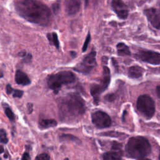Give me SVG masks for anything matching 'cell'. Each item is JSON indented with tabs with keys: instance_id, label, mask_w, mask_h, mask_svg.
<instances>
[{
	"instance_id": "19",
	"label": "cell",
	"mask_w": 160,
	"mask_h": 160,
	"mask_svg": "<svg viewBox=\"0 0 160 160\" xmlns=\"http://www.w3.org/2000/svg\"><path fill=\"white\" fill-rule=\"evenodd\" d=\"M3 108H4V112L6 114V115L7 116V117L9 119L10 121H14L15 119V115H14V112H12V111L11 110V109L8 106V104H3Z\"/></svg>"
},
{
	"instance_id": "1",
	"label": "cell",
	"mask_w": 160,
	"mask_h": 160,
	"mask_svg": "<svg viewBox=\"0 0 160 160\" xmlns=\"http://www.w3.org/2000/svg\"><path fill=\"white\" fill-rule=\"evenodd\" d=\"M14 7L18 14L26 21L47 26L51 20V12L43 2L34 0H22L14 2Z\"/></svg>"
},
{
	"instance_id": "12",
	"label": "cell",
	"mask_w": 160,
	"mask_h": 160,
	"mask_svg": "<svg viewBox=\"0 0 160 160\" xmlns=\"http://www.w3.org/2000/svg\"><path fill=\"white\" fill-rule=\"evenodd\" d=\"M111 7L119 18L125 19L128 18L129 14L128 8L122 1H112L111 2Z\"/></svg>"
},
{
	"instance_id": "10",
	"label": "cell",
	"mask_w": 160,
	"mask_h": 160,
	"mask_svg": "<svg viewBox=\"0 0 160 160\" xmlns=\"http://www.w3.org/2000/svg\"><path fill=\"white\" fill-rule=\"evenodd\" d=\"M144 13L151 25L154 28L160 29V2L156 8L146 9L144 11Z\"/></svg>"
},
{
	"instance_id": "23",
	"label": "cell",
	"mask_w": 160,
	"mask_h": 160,
	"mask_svg": "<svg viewBox=\"0 0 160 160\" xmlns=\"http://www.w3.org/2000/svg\"><path fill=\"white\" fill-rule=\"evenodd\" d=\"M35 160H50V156L47 153H41L36 156Z\"/></svg>"
},
{
	"instance_id": "24",
	"label": "cell",
	"mask_w": 160,
	"mask_h": 160,
	"mask_svg": "<svg viewBox=\"0 0 160 160\" xmlns=\"http://www.w3.org/2000/svg\"><path fill=\"white\" fill-rule=\"evenodd\" d=\"M23 93H24V92L21 90L14 89L12 93V96L14 98H21L23 95Z\"/></svg>"
},
{
	"instance_id": "14",
	"label": "cell",
	"mask_w": 160,
	"mask_h": 160,
	"mask_svg": "<svg viewBox=\"0 0 160 160\" xmlns=\"http://www.w3.org/2000/svg\"><path fill=\"white\" fill-rule=\"evenodd\" d=\"M15 81L17 84L27 86L31 84V80L28 75L21 70H17L15 73Z\"/></svg>"
},
{
	"instance_id": "30",
	"label": "cell",
	"mask_w": 160,
	"mask_h": 160,
	"mask_svg": "<svg viewBox=\"0 0 160 160\" xmlns=\"http://www.w3.org/2000/svg\"><path fill=\"white\" fill-rule=\"evenodd\" d=\"M27 108L28 111V113L31 114L33 111V104L32 103H28L27 104Z\"/></svg>"
},
{
	"instance_id": "4",
	"label": "cell",
	"mask_w": 160,
	"mask_h": 160,
	"mask_svg": "<svg viewBox=\"0 0 160 160\" xmlns=\"http://www.w3.org/2000/svg\"><path fill=\"white\" fill-rule=\"evenodd\" d=\"M75 79L76 76L71 71H62L50 75L48 78L47 83L51 89L58 93L62 86L72 83Z\"/></svg>"
},
{
	"instance_id": "6",
	"label": "cell",
	"mask_w": 160,
	"mask_h": 160,
	"mask_svg": "<svg viewBox=\"0 0 160 160\" xmlns=\"http://www.w3.org/2000/svg\"><path fill=\"white\" fill-rule=\"evenodd\" d=\"M139 112L146 119H151L155 113V102L147 94H142L138 98L136 103Z\"/></svg>"
},
{
	"instance_id": "27",
	"label": "cell",
	"mask_w": 160,
	"mask_h": 160,
	"mask_svg": "<svg viewBox=\"0 0 160 160\" xmlns=\"http://www.w3.org/2000/svg\"><path fill=\"white\" fill-rule=\"evenodd\" d=\"M104 98H105V99L106 100V101H112L114 99V94H107L105 97H104Z\"/></svg>"
},
{
	"instance_id": "3",
	"label": "cell",
	"mask_w": 160,
	"mask_h": 160,
	"mask_svg": "<svg viewBox=\"0 0 160 160\" xmlns=\"http://www.w3.org/2000/svg\"><path fill=\"white\" fill-rule=\"evenodd\" d=\"M126 151L130 158L139 159L151 153V146L146 138L138 136L129 139L126 146Z\"/></svg>"
},
{
	"instance_id": "25",
	"label": "cell",
	"mask_w": 160,
	"mask_h": 160,
	"mask_svg": "<svg viewBox=\"0 0 160 160\" xmlns=\"http://www.w3.org/2000/svg\"><path fill=\"white\" fill-rule=\"evenodd\" d=\"M14 89L11 86V85L9 84H7L6 86V93L8 94H11L12 93Z\"/></svg>"
},
{
	"instance_id": "17",
	"label": "cell",
	"mask_w": 160,
	"mask_h": 160,
	"mask_svg": "<svg viewBox=\"0 0 160 160\" xmlns=\"http://www.w3.org/2000/svg\"><path fill=\"white\" fill-rule=\"evenodd\" d=\"M117 52L119 56H129L131 52L129 47L123 42H119L116 46Z\"/></svg>"
},
{
	"instance_id": "38",
	"label": "cell",
	"mask_w": 160,
	"mask_h": 160,
	"mask_svg": "<svg viewBox=\"0 0 160 160\" xmlns=\"http://www.w3.org/2000/svg\"><path fill=\"white\" fill-rule=\"evenodd\" d=\"M0 160H1V158H0Z\"/></svg>"
},
{
	"instance_id": "32",
	"label": "cell",
	"mask_w": 160,
	"mask_h": 160,
	"mask_svg": "<svg viewBox=\"0 0 160 160\" xmlns=\"http://www.w3.org/2000/svg\"><path fill=\"white\" fill-rule=\"evenodd\" d=\"M26 54H26V52L25 51H21L20 52L18 53V56H21V57H24Z\"/></svg>"
},
{
	"instance_id": "11",
	"label": "cell",
	"mask_w": 160,
	"mask_h": 160,
	"mask_svg": "<svg viewBox=\"0 0 160 160\" xmlns=\"http://www.w3.org/2000/svg\"><path fill=\"white\" fill-rule=\"evenodd\" d=\"M122 154L121 144L117 142H114L111 147V150L105 152L102 158L103 160H121Z\"/></svg>"
},
{
	"instance_id": "36",
	"label": "cell",
	"mask_w": 160,
	"mask_h": 160,
	"mask_svg": "<svg viewBox=\"0 0 160 160\" xmlns=\"http://www.w3.org/2000/svg\"><path fill=\"white\" fill-rule=\"evenodd\" d=\"M159 159L160 160V151H159Z\"/></svg>"
},
{
	"instance_id": "2",
	"label": "cell",
	"mask_w": 160,
	"mask_h": 160,
	"mask_svg": "<svg viewBox=\"0 0 160 160\" xmlns=\"http://www.w3.org/2000/svg\"><path fill=\"white\" fill-rule=\"evenodd\" d=\"M59 116L61 121L73 122L86 111L84 99L78 93H69L58 99Z\"/></svg>"
},
{
	"instance_id": "33",
	"label": "cell",
	"mask_w": 160,
	"mask_h": 160,
	"mask_svg": "<svg viewBox=\"0 0 160 160\" xmlns=\"http://www.w3.org/2000/svg\"><path fill=\"white\" fill-rule=\"evenodd\" d=\"M4 152V148L2 146H0V154Z\"/></svg>"
},
{
	"instance_id": "37",
	"label": "cell",
	"mask_w": 160,
	"mask_h": 160,
	"mask_svg": "<svg viewBox=\"0 0 160 160\" xmlns=\"http://www.w3.org/2000/svg\"><path fill=\"white\" fill-rule=\"evenodd\" d=\"M64 160H69V159L68 158H65Z\"/></svg>"
},
{
	"instance_id": "22",
	"label": "cell",
	"mask_w": 160,
	"mask_h": 160,
	"mask_svg": "<svg viewBox=\"0 0 160 160\" xmlns=\"http://www.w3.org/2000/svg\"><path fill=\"white\" fill-rule=\"evenodd\" d=\"M91 41V35H90V33L88 32L86 38V39H85V41L84 42V44H83V46H82V52H85L88 48V46L89 44V42Z\"/></svg>"
},
{
	"instance_id": "35",
	"label": "cell",
	"mask_w": 160,
	"mask_h": 160,
	"mask_svg": "<svg viewBox=\"0 0 160 160\" xmlns=\"http://www.w3.org/2000/svg\"><path fill=\"white\" fill-rule=\"evenodd\" d=\"M138 160H151L149 159H148V158H141V159H139Z\"/></svg>"
},
{
	"instance_id": "21",
	"label": "cell",
	"mask_w": 160,
	"mask_h": 160,
	"mask_svg": "<svg viewBox=\"0 0 160 160\" xmlns=\"http://www.w3.org/2000/svg\"><path fill=\"white\" fill-rule=\"evenodd\" d=\"M0 141L4 144H6L8 142L6 132L3 129H0Z\"/></svg>"
},
{
	"instance_id": "7",
	"label": "cell",
	"mask_w": 160,
	"mask_h": 160,
	"mask_svg": "<svg viewBox=\"0 0 160 160\" xmlns=\"http://www.w3.org/2000/svg\"><path fill=\"white\" fill-rule=\"evenodd\" d=\"M96 52L94 51H92L86 56L84 58L82 61L78 64L73 69L74 71L84 74H89L96 66Z\"/></svg>"
},
{
	"instance_id": "13",
	"label": "cell",
	"mask_w": 160,
	"mask_h": 160,
	"mask_svg": "<svg viewBox=\"0 0 160 160\" xmlns=\"http://www.w3.org/2000/svg\"><path fill=\"white\" fill-rule=\"evenodd\" d=\"M81 2L78 0H68L65 1V11L68 15L76 14L80 8Z\"/></svg>"
},
{
	"instance_id": "34",
	"label": "cell",
	"mask_w": 160,
	"mask_h": 160,
	"mask_svg": "<svg viewBox=\"0 0 160 160\" xmlns=\"http://www.w3.org/2000/svg\"><path fill=\"white\" fill-rule=\"evenodd\" d=\"M3 72H2V71L0 69V78H2L3 77Z\"/></svg>"
},
{
	"instance_id": "29",
	"label": "cell",
	"mask_w": 160,
	"mask_h": 160,
	"mask_svg": "<svg viewBox=\"0 0 160 160\" xmlns=\"http://www.w3.org/2000/svg\"><path fill=\"white\" fill-rule=\"evenodd\" d=\"M32 58V56L31 54H27L24 57V59H23V61L24 62H28L29 61H31Z\"/></svg>"
},
{
	"instance_id": "20",
	"label": "cell",
	"mask_w": 160,
	"mask_h": 160,
	"mask_svg": "<svg viewBox=\"0 0 160 160\" xmlns=\"http://www.w3.org/2000/svg\"><path fill=\"white\" fill-rule=\"evenodd\" d=\"M60 141H72L77 143L80 142V140L76 136L72 135V134H63L61 136H59Z\"/></svg>"
},
{
	"instance_id": "26",
	"label": "cell",
	"mask_w": 160,
	"mask_h": 160,
	"mask_svg": "<svg viewBox=\"0 0 160 160\" xmlns=\"http://www.w3.org/2000/svg\"><path fill=\"white\" fill-rule=\"evenodd\" d=\"M52 8L53 12H54V13H56V12L58 11L59 9V3L56 2V3L53 4L52 5Z\"/></svg>"
},
{
	"instance_id": "28",
	"label": "cell",
	"mask_w": 160,
	"mask_h": 160,
	"mask_svg": "<svg viewBox=\"0 0 160 160\" xmlns=\"http://www.w3.org/2000/svg\"><path fill=\"white\" fill-rule=\"evenodd\" d=\"M22 160H31V157L28 152H26L22 156Z\"/></svg>"
},
{
	"instance_id": "18",
	"label": "cell",
	"mask_w": 160,
	"mask_h": 160,
	"mask_svg": "<svg viewBox=\"0 0 160 160\" xmlns=\"http://www.w3.org/2000/svg\"><path fill=\"white\" fill-rule=\"evenodd\" d=\"M47 38L51 44L54 45L57 49L59 48V42L58 40V34L55 32L47 34Z\"/></svg>"
},
{
	"instance_id": "31",
	"label": "cell",
	"mask_w": 160,
	"mask_h": 160,
	"mask_svg": "<svg viewBox=\"0 0 160 160\" xmlns=\"http://www.w3.org/2000/svg\"><path fill=\"white\" fill-rule=\"evenodd\" d=\"M156 92L159 98H160V85L158 86L156 88Z\"/></svg>"
},
{
	"instance_id": "5",
	"label": "cell",
	"mask_w": 160,
	"mask_h": 160,
	"mask_svg": "<svg viewBox=\"0 0 160 160\" xmlns=\"http://www.w3.org/2000/svg\"><path fill=\"white\" fill-rule=\"evenodd\" d=\"M111 81L110 71L108 67H103L102 76L99 83L92 84L90 86V92L94 99L96 104H98L101 94L104 92L108 87Z\"/></svg>"
},
{
	"instance_id": "15",
	"label": "cell",
	"mask_w": 160,
	"mask_h": 160,
	"mask_svg": "<svg viewBox=\"0 0 160 160\" xmlns=\"http://www.w3.org/2000/svg\"><path fill=\"white\" fill-rule=\"evenodd\" d=\"M144 72V69L139 66H132L128 70V76L132 79L141 78Z\"/></svg>"
},
{
	"instance_id": "8",
	"label": "cell",
	"mask_w": 160,
	"mask_h": 160,
	"mask_svg": "<svg viewBox=\"0 0 160 160\" xmlns=\"http://www.w3.org/2000/svg\"><path fill=\"white\" fill-rule=\"evenodd\" d=\"M91 120L94 125L99 129L109 127L112 121L109 116L104 111L98 110L92 113Z\"/></svg>"
},
{
	"instance_id": "16",
	"label": "cell",
	"mask_w": 160,
	"mask_h": 160,
	"mask_svg": "<svg viewBox=\"0 0 160 160\" xmlns=\"http://www.w3.org/2000/svg\"><path fill=\"white\" fill-rule=\"evenodd\" d=\"M57 121L52 119H42L39 121V127L40 129H44L57 126Z\"/></svg>"
},
{
	"instance_id": "9",
	"label": "cell",
	"mask_w": 160,
	"mask_h": 160,
	"mask_svg": "<svg viewBox=\"0 0 160 160\" xmlns=\"http://www.w3.org/2000/svg\"><path fill=\"white\" fill-rule=\"evenodd\" d=\"M136 57L142 61L158 65L160 64V53L149 51V50H139L136 54Z\"/></svg>"
}]
</instances>
